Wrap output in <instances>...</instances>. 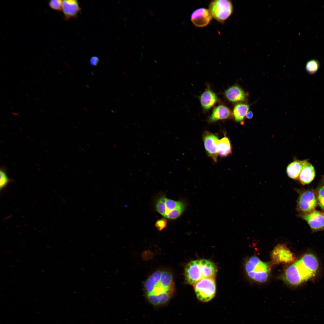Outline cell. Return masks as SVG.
Returning a JSON list of instances; mask_svg holds the SVG:
<instances>
[{"mask_svg":"<svg viewBox=\"0 0 324 324\" xmlns=\"http://www.w3.org/2000/svg\"><path fill=\"white\" fill-rule=\"evenodd\" d=\"M144 290L145 297L153 306L167 305L175 291V284L172 274L165 270H158L145 281Z\"/></svg>","mask_w":324,"mask_h":324,"instance_id":"6da1fadb","label":"cell"},{"mask_svg":"<svg viewBox=\"0 0 324 324\" xmlns=\"http://www.w3.org/2000/svg\"><path fill=\"white\" fill-rule=\"evenodd\" d=\"M318 266V261L314 255L305 254L286 269L284 280L291 285H299L314 276Z\"/></svg>","mask_w":324,"mask_h":324,"instance_id":"7a4b0ae2","label":"cell"},{"mask_svg":"<svg viewBox=\"0 0 324 324\" xmlns=\"http://www.w3.org/2000/svg\"><path fill=\"white\" fill-rule=\"evenodd\" d=\"M217 271L215 264L210 260L201 259L192 260L185 267V281L188 284L193 286L203 278L215 277Z\"/></svg>","mask_w":324,"mask_h":324,"instance_id":"3957f363","label":"cell"},{"mask_svg":"<svg viewBox=\"0 0 324 324\" xmlns=\"http://www.w3.org/2000/svg\"><path fill=\"white\" fill-rule=\"evenodd\" d=\"M245 268L248 276L256 282H264L268 278L269 271L268 266L256 256L250 258L245 263Z\"/></svg>","mask_w":324,"mask_h":324,"instance_id":"277c9868","label":"cell"},{"mask_svg":"<svg viewBox=\"0 0 324 324\" xmlns=\"http://www.w3.org/2000/svg\"><path fill=\"white\" fill-rule=\"evenodd\" d=\"M198 299L203 302H208L215 296L216 285L215 277L203 278L193 286Z\"/></svg>","mask_w":324,"mask_h":324,"instance_id":"5b68a950","label":"cell"},{"mask_svg":"<svg viewBox=\"0 0 324 324\" xmlns=\"http://www.w3.org/2000/svg\"><path fill=\"white\" fill-rule=\"evenodd\" d=\"M298 196L297 209L299 214H307L315 210L318 205L316 195L313 190H297Z\"/></svg>","mask_w":324,"mask_h":324,"instance_id":"8992f818","label":"cell"},{"mask_svg":"<svg viewBox=\"0 0 324 324\" xmlns=\"http://www.w3.org/2000/svg\"><path fill=\"white\" fill-rule=\"evenodd\" d=\"M209 10L212 17L222 22L226 20L232 14L233 7L230 0H215L210 3Z\"/></svg>","mask_w":324,"mask_h":324,"instance_id":"52a82bcc","label":"cell"},{"mask_svg":"<svg viewBox=\"0 0 324 324\" xmlns=\"http://www.w3.org/2000/svg\"><path fill=\"white\" fill-rule=\"evenodd\" d=\"M271 257L274 264L291 263L295 260L293 254L284 244H278L275 247Z\"/></svg>","mask_w":324,"mask_h":324,"instance_id":"ba28073f","label":"cell"},{"mask_svg":"<svg viewBox=\"0 0 324 324\" xmlns=\"http://www.w3.org/2000/svg\"><path fill=\"white\" fill-rule=\"evenodd\" d=\"M298 216L307 222L313 231L324 230V213L314 210L307 214H299Z\"/></svg>","mask_w":324,"mask_h":324,"instance_id":"9c48e42d","label":"cell"},{"mask_svg":"<svg viewBox=\"0 0 324 324\" xmlns=\"http://www.w3.org/2000/svg\"><path fill=\"white\" fill-rule=\"evenodd\" d=\"M202 138L207 154L216 162L218 155L217 144L219 140L218 137L211 132L206 131L203 134Z\"/></svg>","mask_w":324,"mask_h":324,"instance_id":"30bf717a","label":"cell"},{"mask_svg":"<svg viewBox=\"0 0 324 324\" xmlns=\"http://www.w3.org/2000/svg\"><path fill=\"white\" fill-rule=\"evenodd\" d=\"M212 17L209 10L205 8H200L196 10L192 13L190 19L195 26L203 27L209 23Z\"/></svg>","mask_w":324,"mask_h":324,"instance_id":"8fae6325","label":"cell"},{"mask_svg":"<svg viewBox=\"0 0 324 324\" xmlns=\"http://www.w3.org/2000/svg\"><path fill=\"white\" fill-rule=\"evenodd\" d=\"M62 10L65 19L68 20L76 17L81 9L77 1L66 0L62 1Z\"/></svg>","mask_w":324,"mask_h":324,"instance_id":"7c38bea8","label":"cell"},{"mask_svg":"<svg viewBox=\"0 0 324 324\" xmlns=\"http://www.w3.org/2000/svg\"><path fill=\"white\" fill-rule=\"evenodd\" d=\"M315 176L314 167L308 161L304 165L297 179L302 184H307L313 181Z\"/></svg>","mask_w":324,"mask_h":324,"instance_id":"4fadbf2b","label":"cell"},{"mask_svg":"<svg viewBox=\"0 0 324 324\" xmlns=\"http://www.w3.org/2000/svg\"><path fill=\"white\" fill-rule=\"evenodd\" d=\"M226 98L230 101L232 102L243 101L246 99V94L239 86L235 85L227 89L225 92Z\"/></svg>","mask_w":324,"mask_h":324,"instance_id":"5bb4252c","label":"cell"},{"mask_svg":"<svg viewBox=\"0 0 324 324\" xmlns=\"http://www.w3.org/2000/svg\"><path fill=\"white\" fill-rule=\"evenodd\" d=\"M231 113L230 110L228 107L220 105L214 109L209 121L213 122L218 120L226 119L230 117Z\"/></svg>","mask_w":324,"mask_h":324,"instance_id":"9a60e30c","label":"cell"},{"mask_svg":"<svg viewBox=\"0 0 324 324\" xmlns=\"http://www.w3.org/2000/svg\"><path fill=\"white\" fill-rule=\"evenodd\" d=\"M200 100L202 106L205 109L208 110L215 104L217 98L213 92L207 89L200 96Z\"/></svg>","mask_w":324,"mask_h":324,"instance_id":"2e32d148","label":"cell"},{"mask_svg":"<svg viewBox=\"0 0 324 324\" xmlns=\"http://www.w3.org/2000/svg\"><path fill=\"white\" fill-rule=\"evenodd\" d=\"M308 160H297L290 163L286 168V173L290 178L297 179L304 164Z\"/></svg>","mask_w":324,"mask_h":324,"instance_id":"e0dca14e","label":"cell"},{"mask_svg":"<svg viewBox=\"0 0 324 324\" xmlns=\"http://www.w3.org/2000/svg\"><path fill=\"white\" fill-rule=\"evenodd\" d=\"M217 147L218 154L222 157L228 156L232 153V147L230 140L225 136L218 141Z\"/></svg>","mask_w":324,"mask_h":324,"instance_id":"ac0fdd59","label":"cell"},{"mask_svg":"<svg viewBox=\"0 0 324 324\" xmlns=\"http://www.w3.org/2000/svg\"><path fill=\"white\" fill-rule=\"evenodd\" d=\"M249 108L248 105L239 104L236 105L233 110V115L235 120L240 122L243 120L245 116L248 112Z\"/></svg>","mask_w":324,"mask_h":324,"instance_id":"d6986e66","label":"cell"},{"mask_svg":"<svg viewBox=\"0 0 324 324\" xmlns=\"http://www.w3.org/2000/svg\"><path fill=\"white\" fill-rule=\"evenodd\" d=\"M160 197L164 202L165 205L166 212L164 216V217L169 212L173 210L178 208L185 206L184 204L181 201L169 199L164 196Z\"/></svg>","mask_w":324,"mask_h":324,"instance_id":"ffe728a7","label":"cell"},{"mask_svg":"<svg viewBox=\"0 0 324 324\" xmlns=\"http://www.w3.org/2000/svg\"><path fill=\"white\" fill-rule=\"evenodd\" d=\"M322 180L315 190L318 203L321 208L324 211V181Z\"/></svg>","mask_w":324,"mask_h":324,"instance_id":"44dd1931","label":"cell"},{"mask_svg":"<svg viewBox=\"0 0 324 324\" xmlns=\"http://www.w3.org/2000/svg\"><path fill=\"white\" fill-rule=\"evenodd\" d=\"M319 68V63L318 61L315 59H311L308 61L305 66L307 72L310 74H315Z\"/></svg>","mask_w":324,"mask_h":324,"instance_id":"7402d4cb","label":"cell"},{"mask_svg":"<svg viewBox=\"0 0 324 324\" xmlns=\"http://www.w3.org/2000/svg\"><path fill=\"white\" fill-rule=\"evenodd\" d=\"M184 209L185 206L177 208L169 212L165 217L171 219H176L181 215Z\"/></svg>","mask_w":324,"mask_h":324,"instance_id":"603a6c76","label":"cell"},{"mask_svg":"<svg viewBox=\"0 0 324 324\" xmlns=\"http://www.w3.org/2000/svg\"><path fill=\"white\" fill-rule=\"evenodd\" d=\"M0 188L1 190L8 184L10 182V179L8 177L4 171L2 170H0Z\"/></svg>","mask_w":324,"mask_h":324,"instance_id":"cb8c5ba5","label":"cell"},{"mask_svg":"<svg viewBox=\"0 0 324 324\" xmlns=\"http://www.w3.org/2000/svg\"><path fill=\"white\" fill-rule=\"evenodd\" d=\"M62 1L52 0L49 2L50 7L53 10L60 11L62 10Z\"/></svg>","mask_w":324,"mask_h":324,"instance_id":"d4e9b609","label":"cell"},{"mask_svg":"<svg viewBox=\"0 0 324 324\" xmlns=\"http://www.w3.org/2000/svg\"><path fill=\"white\" fill-rule=\"evenodd\" d=\"M167 224L166 220L163 218L158 220L156 222L155 226L158 230L161 231L166 227Z\"/></svg>","mask_w":324,"mask_h":324,"instance_id":"484cf974","label":"cell"},{"mask_svg":"<svg viewBox=\"0 0 324 324\" xmlns=\"http://www.w3.org/2000/svg\"><path fill=\"white\" fill-rule=\"evenodd\" d=\"M99 62V58L96 56H94L92 57L89 61L90 64L91 65L94 66H97Z\"/></svg>","mask_w":324,"mask_h":324,"instance_id":"4316f807","label":"cell"},{"mask_svg":"<svg viewBox=\"0 0 324 324\" xmlns=\"http://www.w3.org/2000/svg\"><path fill=\"white\" fill-rule=\"evenodd\" d=\"M246 117L248 119H251L253 116V113L251 111H248L246 115Z\"/></svg>","mask_w":324,"mask_h":324,"instance_id":"83f0119b","label":"cell"},{"mask_svg":"<svg viewBox=\"0 0 324 324\" xmlns=\"http://www.w3.org/2000/svg\"><path fill=\"white\" fill-rule=\"evenodd\" d=\"M149 14L151 15H153L154 14V13L152 10H149Z\"/></svg>","mask_w":324,"mask_h":324,"instance_id":"f1b7e54d","label":"cell"},{"mask_svg":"<svg viewBox=\"0 0 324 324\" xmlns=\"http://www.w3.org/2000/svg\"><path fill=\"white\" fill-rule=\"evenodd\" d=\"M12 114L13 115H14V116H19V114L17 113H16V112H12Z\"/></svg>","mask_w":324,"mask_h":324,"instance_id":"f546056e","label":"cell"},{"mask_svg":"<svg viewBox=\"0 0 324 324\" xmlns=\"http://www.w3.org/2000/svg\"><path fill=\"white\" fill-rule=\"evenodd\" d=\"M34 99L37 101H39V99L38 98H34Z\"/></svg>","mask_w":324,"mask_h":324,"instance_id":"4dcf8cb0","label":"cell"},{"mask_svg":"<svg viewBox=\"0 0 324 324\" xmlns=\"http://www.w3.org/2000/svg\"><path fill=\"white\" fill-rule=\"evenodd\" d=\"M40 110H41V112H43V113H44V110H43V109H40Z\"/></svg>","mask_w":324,"mask_h":324,"instance_id":"1f68e13d","label":"cell"},{"mask_svg":"<svg viewBox=\"0 0 324 324\" xmlns=\"http://www.w3.org/2000/svg\"><path fill=\"white\" fill-rule=\"evenodd\" d=\"M8 101V103H9L10 104H12V103H11V102H10V101H9V100H8V101Z\"/></svg>","mask_w":324,"mask_h":324,"instance_id":"d6a6232c","label":"cell"},{"mask_svg":"<svg viewBox=\"0 0 324 324\" xmlns=\"http://www.w3.org/2000/svg\"><path fill=\"white\" fill-rule=\"evenodd\" d=\"M9 107H10V108H11V109H14V108H13V107L12 106H9Z\"/></svg>","mask_w":324,"mask_h":324,"instance_id":"836d02e7","label":"cell"},{"mask_svg":"<svg viewBox=\"0 0 324 324\" xmlns=\"http://www.w3.org/2000/svg\"><path fill=\"white\" fill-rule=\"evenodd\" d=\"M37 82H38V83H41V82L40 81H39V80H37Z\"/></svg>","mask_w":324,"mask_h":324,"instance_id":"e575fe53","label":"cell"},{"mask_svg":"<svg viewBox=\"0 0 324 324\" xmlns=\"http://www.w3.org/2000/svg\"><path fill=\"white\" fill-rule=\"evenodd\" d=\"M143 19H144V20H146V18H145V16H143Z\"/></svg>","mask_w":324,"mask_h":324,"instance_id":"d590c367","label":"cell"},{"mask_svg":"<svg viewBox=\"0 0 324 324\" xmlns=\"http://www.w3.org/2000/svg\"><path fill=\"white\" fill-rule=\"evenodd\" d=\"M27 84H28V86H31L30 85H29V83H27Z\"/></svg>","mask_w":324,"mask_h":324,"instance_id":"8d00e7d4","label":"cell"},{"mask_svg":"<svg viewBox=\"0 0 324 324\" xmlns=\"http://www.w3.org/2000/svg\"></svg>","mask_w":324,"mask_h":324,"instance_id":"74e56055","label":"cell"}]
</instances>
